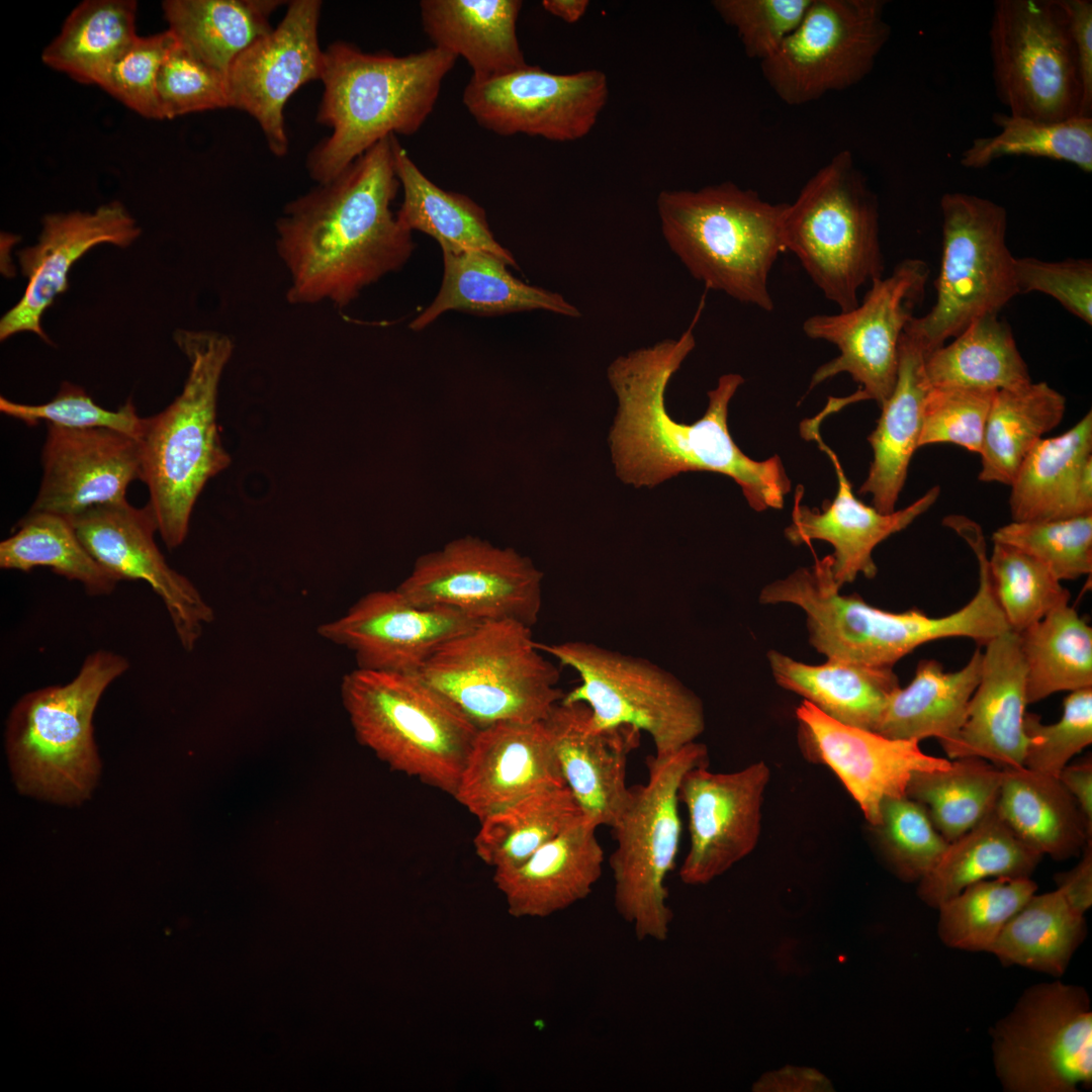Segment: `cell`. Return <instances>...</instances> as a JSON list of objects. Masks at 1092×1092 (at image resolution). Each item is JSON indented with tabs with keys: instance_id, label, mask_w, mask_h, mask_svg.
<instances>
[{
	"instance_id": "cell-1",
	"label": "cell",
	"mask_w": 1092,
	"mask_h": 1092,
	"mask_svg": "<svg viewBox=\"0 0 1092 1092\" xmlns=\"http://www.w3.org/2000/svg\"><path fill=\"white\" fill-rule=\"evenodd\" d=\"M700 312L677 338L619 355L609 364L607 379L617 399L608 438L615 474L625 484L652 488L685 472H716L732 478L754 511L780 510L791 490L781 458H749L728 429L730 401L744 383L740 374L719 377L708 391L705 414L692 424L676 422L666 408L668 383L696 347Z\"/></svg>"
},
{
	"instance_id": "cell-2",
	"label": "cell",
	"mask_w": 1092,
	"mask_h": 1092,
	"mask_svg": "<svg viewBox=\"0 0 1092 1092\" xmlns=\"http://www.w3.org/2000/svg\"><path fill=\"white\" fill-rule=\"evenodd\" d=\"M396 138L378 142L337 177L285 205L275 245L289 273L290 304L347 307L412 256V233L391 210L400 188Z\"/></svg>"
},
{
	"instance_id": "cell-3",
	"label": "cell",
	"mask_w": 1092,
	"mask_h": 1092,
	"mask_svg": "<svg viewBox=\"0 0 1092 1092\" xmlns=\"http://www.w3.org/2000/svg\"><path fill=\"white\" fill-rule=\"evenodd\" d=\"M316 120L331 134L309 153V176L324 184L391 135L415 134L433 111L457 58L432 47L405 56L369 53L347 41L324 50Z\"/></svg>"
},
{
	"instance_id": "cell-4",
	"label": "cell",
	"mask_w": 1092,
	"mask_h": 1092,
	"mask_svg": "<svg viewBox=\"0 0 1092 1092\" xmlns=\"http://www.w3.org/2000/svg\"><path fill=\"white\" fill-rule=\"evenodd\" d=\"M173 339L189 363L186 381L164 411L144 418L138 440L140 479L148 486V504L169 550L185 541L207 481L232 462L219 435L217 397L235 350L230 336L214 331L178 329Z\"/></svg>"
},
{
	"instance_id": "cell-5",
	"label": "cell",
	"mask_w": 1092,
	"mask_h": 1092,
	"mask_svg": "<svg viewBox=\"0 0 1092 1092\" xmlns=\"http://www.w3.org/2000/svg\"><path fill=\"white\" fill-rule=\"evenodd\" d=\"M787 203H770L732 182L662 190L656 200L670 251L707 289L766 312L774 310L771 269L786 246Z\"/></svg>"
},
{
	"instance_id": "cell-6",
	"label": "cell",
	"mask_w": 1092,
	"mask_h": 1092,
	"mask_svg": "<svg viewBox=\"0 0 1092 1092\" xmlns=\"http://www.w3.org/2000/svg\"><path fill=\"white\" fill-rule=\"evenodd\" d=\"M341 698L358 742L393 770L454 796L478 728L419 674L355 668Z\"/></svg>"
},
{
	"instance_id": "cell-7",
	"label": "cell",
	"mask_w": 1092,
	"mask_h": 1092,
	"mask_svg": "<svg viewBox=\"0 0 1092 1092\" xmlns=\"http://www.w3.org/2000/svg\"><path fill=\"white\" fill-rule=\"evenodd\" d=\"M128 660L100 649L68 684L24 695L6 726V748L19 789L60 803H78L93 788L99 761L92 718L106 688Z\"/></svg>"
},
{
	"instance_id": "cell-8",
	"label": "cell",
	"mask_w": 1092,
	"mask_h": 1092,
	"mask_svg": "<svg viewBox=\"0 0 1092 1092\" xmlns=\"http://www.w3.org/2000/svg\"><path fill=\"white\" fill-rule=\"evenodd\" d=\"M879 218L877 196L848 150L832 157L786 204V250L839 311L855 307L860 288L883 277Z\"/></svg>"
},
{
	"instance_id": "cell-9",
	"label": "cell",
	"mask_w": 1092,
	"mask_h": 1092,
	"mask_svg": "<svg viewBox=\"0 0 1092 1092\" xmlns=\"http://www.w3.org/2000/svg\"><path fill=\"white\" fill-rule=\"evenodd\" d=\"M531 630L508 620L480 622L442 646L419 675L478 729L544 721L564 694L558 668Z\"/></svg>"
},
{
	"instance_id": "cell-10",
	"label": "cell",
	"mask_w": 1092,
	"mask_h": 1092,
	"mask_svg": "<svg viewBox=\"0 0 1092 1092\" xmlns=\"http://www.w3.org/2000/svg\"><path fill=\"white\" fill-rule=\"evenodd\" d=\"M708 762L706 745L697 741L664 757L648 756L646 783L631 787L629 803L611 827L614 906L638 940L662 942L669 935L673 912L666 878L681 835L678 787L688 770Z\"/></svg>"
},
{
	"instance_id": "cell-11",
	"label": "cell",
	"mask_w": 1092,
	"mask_h": 1092,
	"mask_svg": "<svg viewBox=\"0 0 1092 1092\" xmlns=\"http://www.w3.org/2000/svg\"><path fill=\"white\" fill-rule=\"evenodd\" d=\"M942 254L935 281L936 300L905 331L926 354L972 323L999 311L1016 295L1014 263L1007 243V210L965 192L940 198Z\"/></svg>"
},
{
	"instance_id": "cell-12",
	"label": "cell",
	"mask_w": 1092,
	"mask_h": 1092,
	"mask_svg": "<svg viewBox=\"0 0 1092 1092\" xmlns=\"http://www.w3.org/2000/svg\"><path fill=\"white\" fill-rule=\"evenodd\" d=\"M544 654L573 669L580 684L561 702L585 704L597 728L630 726L651 738L656 757L695 742L706 726L701 699L648 659L592 642H536Z\"/></svg>"
},
{
	"instance_id": "cell-13",
	"label": "cell",
	"mask_w": 1092,
	"mask_h": 1092,
	"mask_svg": "<svg viewBox=\"0 0 1092 1092\" xmlns=\"http://www.w3.org/2000/svg\"><path fill=\"white\" fill-rule=\"evenodd\" d=\"M989 48L995 92L1008 114L1043 122L1079 116L1077 58L1060 0H996Z\"/></svg>"
},
{
	"instance_id": "cell-14",
	"label": "cell",
	"mask_w": 1092,
	"mask_h": 1092,
	"mask_svg": "<svg viewBox=\"0 0 1092 1092\" xmlns=\"http://www.w3.org/2000/svg\"><path fill=\"white\" fill-rule=\"evenodd\" d=\"M1008 1092H1079L1092 1084V1011L1086 990L1060 981L1026 989L991 1030Z\"/></svg>"
},
{
	"instance_id": "cell-15",
	"label": "cell",
	"mask_w": 1092,
	"mask_h": 1092,
	"mask_svg": "<svg viewBox=\"0 0 1092 1092\" xmlns=\"http://www.w3.org/2000/svg\"><path fill=\"white\" fill-rule=\"evenodd\" d=\"M883 0H813L780 49L760 62L775 94L804 105L862 81L890 38Z\"/></svg>"
},
{
	"instance_id": "cell-16",
	"label": "cell",
	"mask_w": 1092,
	"mask_h": 1092,
	"mask_svg": "<svg viewBox=\"0 0 1092 1092\" xmlns=\"http://www.w3.org/2000/svg\"><path fill=\"white\" fill-rule=\"evenodd\" d=\"M543 572L513 548L474 536L420 556L396 587L421 607H445L479 621L532 628L542 608Z\"/></svg>"
},
{
	"instance_id": "cell-17",
	"label": "cell",
	"mask_w": 1092,
	"mask_h": 1092,
	"mask_svg": "<svg viewBox=\"0 0 1092 1092\" xmlns=\"http://www.w3.org/2000/svg\"><path fill=\"white\" fill-rule=\"evenodd\" d=\"M928 278L926 262L907 258L889 276L874 280L855 307L806 318L803 332L808 338L829 342L839 351L814 372L810 389L845 372L859 384L866 400L881 407L895 387L900 341L923 300Z\"/></svg>"
},
{
	"instance_id": "cell-18",
	"label": "cell",
	"mask_w": 1092,
	"mask_h": 1092,
	"mask_svg": "<svg viewBox=\"0 0 1092 1092\" xmlns=\"http://www.w3.org/2000/svg\"><path fill=\"white\" fill-rule=\"evenodd\" d=\"M608 99V78L600 70L553 74L528 64L494 77H471L462 95L472 118L495 134L559 143L587 135Z\"/></svg>"
},
{
	"instance_id": "cell-19",
	"label": "cell",
	"mask_w": 1092,
	"mask_h": 1092,
	"mask_svg": "<svg viewBox=\"0 0 1092 1092\" xmlns=\"http://www.w3.org/2000/svg\"><path fill=\"white\" fill-rule=\"evenodd\" d=\"M320 0H293L276 27L233 63L226 75L229 105L259 124L276 157L288 152L284 107L301 86L321 80L325 55L317 27Z\"/></svg>"
},
{
	"instance_id": "cell-20",
	"label": "cell",
	"mask_w": 1092,
	"mask_h": 1092,
	"mask_svg": "<svg viewBox=\"0 0 1092 1092\" xmlns=\"http://www.w3.org/2000/svg\"><path fill=\"white\" fill-rule=\"evenodd\" d=\"M82 544L119 581L144 580L162 600L177 638L192 651L214 611L196 586L173 569L159 550L158 531L149 504L135 508L122 500L93 507L71 519Z\"/></svg>"
},
{
	"instance_id": "cell-21",
	"label": "cell",
	"mask_w": 1092,
	"mask_h": 1092,
	"mask_svg": "<svg viewBox=\"0 0 1092 1092\" xmlns=\"http://www.w3.org/2000/svg\"><path fill=\"white\" fill-rule=\"evenodd\" d=\"M769 780L764 761L732 772H713L701 765L684 775L678 801L687 809L690 833L678 872L684 884L706 885L755 848Z\"/></svg>"
},
{
	"instance_id": "cell-22",
	"label": "cell",
	"mask_w": 1092,
	"mask_h": 1092,
	"mask_svg": "<svg viewBox=\"0 0 1092 1092\" xmlns=\"http://www.w3.org/2000/svg\"><path fill=\"white\" fill-rule=\"evenodd\" d=\"M478 623L454 609L415 605L395 588L366 594L317 633L350 650L357 668L419 674L442 646Z\"/></svg>"
},
{
	"instance_id": "cell-23",
	"label": "cell",
	"mask_w": 1092,
	"mask_h": 1092,
	"mask_svg": "<svg viewBox=\"0 0 1092 1092\" xmlns=\"http://www.w3.org/2000/svg\"><path fill=\"white\" fill-rule=\"evenodd\" d=\"M796 718L803 755L836 775L872 827L879 823L884 800L906 796L914 772L944 769L951 762L924 753L917 740L840 723L805 700Z\"/></svg>"
},
{
	"instance_id": "cell-24",
	"label": "cell",
	"mask_w": 1092,
	"mask_h": 1092,
	"mask_svg": "<svg viewBox=\"0 0 1092 1092\" xmlns=\"http://www.w3.org/2000/svg\"><path fill=\"white\" fill-rule=\"evenodd\" d=\"M41 225L37 243L17 252L27 285L19 301L1 317V341L30 332L52 345L41 328V317L57 296L68 290V274L75 262L95 246L127 248L141 235L135 219L116 200L92 212L46 214Z\"/></svg>"
},
{
	"instance_id": "cell-25",
	"label": "cell",
	"mask_w": 1092,
	"mask_h": 1092,
	"mask_svg": "<svg viewBox=\"0 0 1092 1092\" xmlns=\"http://www.w3.org/2000/svg\"><path fill=\"white\" fill-rule=\"evenodd\" d=\"M47 425L43 474L29 512L72 519L93 507L126 499L129 483L141 475L135 439L104 428Z\"/></svg>"
},
{
	"instance_id": "cell-26",
	"label": "cell",
	"mask_w": 1092,
	"mask_h": 1092,
	"mask_svg": "<svg viewBox=\"0 0 1092 1092\" xmlns=\"http://www.w3.org/2000/svg\"><path fill=\"white\" fill-rule=\"evenodd\" d=\"M562 785L545 720L508 721L478 729L453 797L481 821L532 793Z\"/></svg>"
},
{
	"instance_id": "cell-27",
	"label": "cell",
	"mask_w": 1092,
	"mask_h": 1092,
	"mask_svg": "<svg viewBox=\"0 0 1092 1092\" xmlns=\"http://www.w3.org/2000/svg\"><path fill=\"white\" fill-rule=\"evenodd\" d=\"M811 439L830 458L838 480L835 497L824 503L822 510H812L801 503L803 491L797 489L792 522L786 528L787 539L795 544H808L821 540L832 545L831 573L836 586L852 582L861 573L868 578L876 576L878 569L873 559L874 549L891 535L902 531L935 504L940 487L932 486L922 496L905 509L883 514L867 506L854 495L852 485L835 454L814 434Z\"/></svg>"
},
{
	"instance_id": "cell-28",
	"label": "cell",
	"mask_w": 1092,
	"mask_h": 1092,
	"mask_svg": "<svg viewBox=\"0 0 1092 1092\" xmlns=\"http://www.w3.org/2000/svg\"><path fill=\"white\" fill-rule=\"evenodd\" d=\"M545 722L565 785L587 818L611 828L631 797L627 762L641 732L630 726L597 728L580 702H560Z\"/></svg>"
},
{
	"instance_id": "cell-29",
	"label": "cell",
	"mask_w": 1092,
	"mask_h": 1092,
	"mask_svg": "<svg viewBox=\"0 0 1092 1092\" xmlns=\"http://www.w3.org/2000/svg\"><path fill=\"white\" fill-rule=\"evenodd\" d=\"M984 646L980 680L965 722L942 749L951 759L979 757L1001 769L1020 767L1027 745L1023 723L1028 703L1019 635L1008 630Z\"/></svg>"
},
{
	"instance_id": "cell-30",
	"label": "cell",
	"mask_w": 1092,
	"mask_h": 1092,
	"mask_svg": "<svg viewBox=\"0 0 1092 1092\" xmlns=\"http://www.w3.org/2000/svg\"><path fill=\"white\" fill-rule=\"evenodd\" d=\"M599 826L584 816L520 866L496 871L493 883L515 918H545L585 899L601 879L605 855Z\"/></svg>"
},
{
	"instance_id": "cell-31",
	"label": "cell",
	"mask_w": 1092,
	"mask_h": 1092,
	"mask_svg": "<svg viewBox=\"0 0 1092 1092\" xmlns=\"http://www.w3.org/2000/svg\"><path fill=\"white\" fill-rule=\"evenodd\" d=\"M1009 497L1013 522L1092 515V413L1041 439L1021 463Z\"/></svg>"
},
{
	"instance_id": "cell-32",
	"label": "cell",
	"mask_w": 1092,
	"mask_h": 1092,
	"mask_svg": "<svg viewBox=\"0 0 1092 1092\" xmlns=\"http://www.w3.org/2000/svg\"><path fill=\"white\" fill-rule=\"evenodd\" d=\"M442 283L434 300L411 324L422 331L449 310L480 315H497L529 310H546L567 317H580V310L561 294L527 284L514 277L509 265L482 251L441 247Z\"/></svg>"
},
{
	"instance_id": "cell-33",
	"label": "cell",
	"mask_w": 1092,
	"mask_h": 1092,
	"mask_svg": "<svg viewBox=\"0 0 1092 1092\" xmlns=\"http://www.w3.org/2000/svg\"><path fill=\"white\" fill-rule=\"evenodd\" d=\"M925 355L918 341L904 331L895 387L868 437L873 461L858 492L871 494L873 507L883 514L896 511L911 458L919 448L923 401L929 387Z\"/></svg>"
},
{
	"instance_id": "cell-34",
	"label": "cell",
	"mask_w": 1092,
	"mask_h": 1092,
	"mask_svg": "<svg viewBox=\"0 0 1092 1092\" xmlns=\"http://www.w3.org/2000/svg\"><path fill=\"white\" fill-rule=\"evenodd\" d=\"M423 29L433 47L461 57L472 78L510 73L527 65L517 34L519 0H423Z\"/></svg>"
},
{
	"instance_id": "cell-35",
	"label": "cell",
	"mask_w": 1092,
	"mask_h": 1092,
	"mask_svg": "<svg viewBox=\"0 0 1092 1092\" xmlns=\"http://www.w3.org/2000/svg\"><path fill=\"white\" fill-rule=\"evenodd\" d=\"M767 659L780 687L840 723L875 732L889 697L900 687L893 666L836 659L812 665L776 650Z\"/></svg>"
},
{
	"instance_id": "cell-36",
	"label": "cell",
	"mask_w": 1092,
	"mask_h": 1092,
	"mask_svg": "<svg viewBox=\"0 0 1092 1092\" xmlns=\"http://www.w3.org/2000/svg\"><path fill=\"white\" fill-rule=\"evenodd\" d=\"M982 658L977 648L963 668L950 672L934 659L921 660L911 682L889 697L876 732L919 742L934 737L942 748L947 746L965 722L980 680Z\"/></svg>"
},
{
	"instance_id": "cell-37",
	"label": "cell",
	"mask_w": 1092,
	"mask_h": 1092,
	"mask_svg": "<svg viewBox=\"0 0 1092 1092\" xmlns=\"http://www.w3.org/2000/svg\"><path fill=\"white\" fill-rule=\"evenodd\" d=\"M995 811L1013 833L1039 854H1076L1092 830L1058 778L1025 766L1003 769Z\"/></svg>"
},
{
	"instance_id": "cell-38",
	"label": "cell",
	"mask_w": 1092,
	"mask_h": 1092,
	"mask_svg": "<svg viewBox=\"0 0 1092 1092\" xmlns=\"http://www.w3.org/2000/svg\"><path fill=\"white\" fill-rule=\"evenodd\" d=\"M394 168L403 191L396 211L398 223L413 233L434 238L440 247H453L489 253L510 267L518 264L512 253L494 238L485 210L470 197L440 188L412 160L404 148L394 141Z\"/></svg>"
},
{
	"instance_id": "cell-39",
	"label": "cell",
	"mask_w": 1092,
	"mask_h": 1092,
	"mask_svg": "<svg viewBox=\"0 0 1092 1092\" xmlns=\"http://www.w3.org/2000/svg\"><path fill=\"white\" fill-rule=\"evenodd\" d=\"M1041 854L1023 843L995 809L948 843L936 866L919 881L918 896L937 909L967 887L995 878H1030Z\"/></svg>"
},
{
	"instance_id": "cell-40",
	"label": "cell",
	"mask_w": 1092,
	"mask_h": 1092,
	"mask_svg": "<svg viewBox=\"0 0 1092 1092\" xmlns=\"http://www.w3.org/2000/svg\"><path fill=\"white\" fill-rule=\"evenodd\" d=\"M929 386L999 391L1031 381L1009 325L999 314L972 323L948 345L925 355Z\"/></svg>"
},
{
	"instance_id": "cell-41",
	"label": "cell",
	"mask_w": 1092,
	"mask_h": 1092,
	"mask_svg": "<svg viewBox=\"0 0 1092 1092\" xmlns=\"http://www.w3.org/2000/svg\"><path fill=\"white\" fill-rule=\"evenodd\" d=\"M279 0H166L169 30L180 46L228 75L235 60L273 27L269 16Z\"/></svg>"
},
{
	"instance_id": "cell-42",
	"label": "cell",
	"mask_w": 1092,
	"mask_h": 1092,
	"mask_svg": "<svg viewBox=\"0 0 1092 1092\" xmlns=\"http://www.w3.org/2000/svg\"><path fill=\"white\" fill-rule=\"evenodd\" d=\"M1066 412V397L1045 382L995 393L988 415L978 478L1012 483L1021 463Z\"/></svg>"
},
{
	"instance_id": "cell-43",
	"label": "cell",
	"mask_w": 1092,
	"mask_h": 1092,
	"mask_svg": "<svg viewBox=\"0 0 1092 1092\" xmlns=\"http://www.w3.org/2000/svg\"><path fill=\"white\" fill-rule=\"evenodd\" d=\"M584 816L566 785L539 790L479 821L475 854L494 872L511 870Z\"/></svg>"
},
{
	"instance_id": "cell-44",
	"label": "cell",
	"mask_w": 1092,
	"mask_h": 1092,
	"mask_svg": "<svg viewBox=\"0 0 1092 1092\" xmlns=\"http://www.w3.org/2000/svg\"><path fill=\"white\" fill-rule=\"evenodd\" d=\"M133 0H86L66 18L41 60L82 84L98 85L138 36Z\"/></svg>"
},
{
	"instance_id": "cell-45",
	"label": "cell",
	"mask_w": 1092,
	"mask_h": 1092,
	"mask_svg": "<svg viewBox=\"0 0 1092 1092\" xmlns=\"http://www.w3.org/2000/svg\"><path fill=\"white\" fill-rule=\"evenodd\" d=\"M1087 932L1084 914L1062 892L1035 895L1007 921L989 952L1006 967L1062 976Z\"/></svg>"
},
{
	"instance_id": "cell-46",
	"label": "cell",
	"mask_w": 1092,
	"mask_h": 1092,
	"mask_svg": "<svg viewBox=\"0 0 1092 1092\" xmlns=\"http://www.w3.org/2000/svg\"><path fill=\"white\" fill-rule=\"evenodd\" d=\"M1026 666V699L1092 687V628L1069 604L1018 633Z\"/></svg>"
},
{
	"instance_id": "cell-47",
	"label": "cell",
	"mask_w": 1092,
	"mask_h": 1092,
	"mask_svg": "<svg viewBox=\"0 0 1092 1092\" xmlns=\"http://www.w3.org/2000/svg\"><path fill=\"white\" fill-rule=\"evenodd\" d=\"M38 566L80 582L91 596L108 595L119 582L88 552L70 518L28 512L1 541L0 567L27 572Z\"/></svg>"
},
{
	"instance_id": "cell-48",
	"label": "cell",
	"mask_w": 1092,
	"mask_h": 1092,
	"mask_svg": "<svg viewBox=\"0 0 1092 1092\" xmlns=\"http://www.w3.org/2000/svg\"><path fill=\"white\" fill-rule=\"evenodd\" d=\"M1002 777L1003 769L988 760L957 758L944 769L914 772L906 797L920 803L951 842L995 809Z\"/></svg>"
},
{
	"instance_id": "cell-49",
	"label": "cell",
	"mask_w": 1092,
	"mask_h": 1092,
	"mask_svg": "<svg viewBox=\"0 0 1092 1092\" xmlns=\"http://www.w3.org/2000/svg\"><path fill=\"white\" fill-rule=\"evenodd\" d=\"M992 120L1000 131L975 139L961 155L963 167L983 169L1003 157L1027 156L1066 162L1085 173L1092 172V117L1043 122L996 112Z\"/></svg>"
},
{
	"instance_id": "cell-50",
	"label": "cell",
	"mask_w": 1092,
	"mask_h": 1092,
	"mask_svg": "<svg viewBox=\"0 0 1092 1092\" xmlns=\"http://www.w3.org/2000/svg\"><path fill=\"white\" fill-rule=\"evenodd\" d=\"M1030 878H995L975 883L937 910V933L948 947L988 951L1007 921L1035 893Z\"/></svg>"
},
{
	"instance_id": "cell-51",
	"label": "cell",
	"mask_w": 1092,
	"mask_h": 1092,
	"mask_svg": "<svg viewBox=\"0 0 1092 1092\" xmlns=\"http://www.w3.org/2000/svg\"><path fill=\"white\" fill-rule=\"evenodd\" d=\"M993 543L988 557L990 579L1011 630L1019 633L1069 604L1070 593L1043 564L1015 547Z\"/></svg>"
},
{
	"instance_id": "cell-52",
	"label": "cell",
	"mask_w": 1092,
	"mask_h": 1092,
	"mask_svg": "<svg viewBox=\"0 0 1092 1092\" xmlns=\"http://www.w3.org/2000/svg\"><path fill=\"white\" fill-rule=\"evenodd\" d=\"M893 870L906 881H920L939 861L947 842L926 809L903 796L884 800L873 827Z\"/></svg>"
},
{
	"instance_id": "cell-53",
	"label": "cell",
	"mask_w": 1092,
	"mask_h": 1092,
	"mask_svg": "<svg viewBox=\"0 0 1092 1092\" xmlns=\"http://www.w3.org/2000/svg\"><path fill=\"white\" fill-rule=\"evenodd\" d=\"M992 539L1032 556L1060 581L1092 572V515L1012 522L998 528Z\"/></svg>"
},
{
	"instance_id": "cell-54",
	"label": "cell",
	"mask_w": 1092,
	"mask_h": 1092,
	"mask_svg": "<svg viewBox=\"0 0 1092 1092\" xmlns=\"http://www.w3.org/2000/svg\"><path fill=\"white\" fill-rule=\"evenodd\" d=\"M1063 706L1060 720L1053 724H1043L1035 714H1025L1023 766L1058 778L1069 761L1091 744L1092 687L1071 692Z\"/></svg>"
},
{
	"instance_id": "cell-55",
	"label": "cell",
	"mask_w": 1092,
	"mask_h": 1092,
	"mask_svg": "<svg viewBox=\"0 0 1092 1092\" xmlns=\"http://www.w3.org/2000/svg\"><path fill=\"white\" fill-rule=\"evenodd\" d=\"M996 392L929 386L923 401L919 448L947 443L980 454Z\"/></svg>"
},
{
	"instance_id": "cell-56",
	"label": "cell",
	"mask_w": 1092,
	"mask_h": 1092,
	"mask_svg": "<svg viewBox=\"0 0 1092 1092\" xmlns=\"http://www.w3.org/2000/svg\"><path fill=\"white\" fill-rule=\"evenodd\" d=\"M156 91L161 119L230 107L226 76L178 41L160 68Z\"/></svg>"
},
{
	"instance_id": "cell-57",
	"label": "cell",
	"mask_w": 1092,
	"mask_h": 1092,
	"mask_svg": "<svg viewBox=\"0 0 1092 1092\" xmlns=\"http://www.w3.org/2000/svg\"><path fill=\"white\" fill-rule=\"evenodd\" d=\"M0 412L30 427L44 421L72 429L104 428L136 441L144 422L130 398L117 411H108L99 406L81 386L68 381L62 383L52 400L42 404L17 403L1 396Z\"/></svg>"
},
{
	"instance_id": "cell-58",
	"label": "cell",
	"mask_w": 1092,
	"mask_h": 1092,
	"mask_svg": "<svg viewBox=\"0 0 1092 1092\" xmlns=\"http://www.w3.org/2000/svg\"><path fill=\"white\" fill-rule=\"evenodd\" d=\"M177 43L169 29L136 36L126 51L107 69L98 86L146 118L161 119L157 99L160 68Z\"/></svg>"
},
{
	"instance_id": "cell-59",
	"label": "cell",
	"mask_w": 1092,
	"mask_h": 1092,
	"mask_svg": "<svg viewBox=\"0 0 1092 1092\" xmlns=\"http://www.w3.org/2000/svg\"><path fill=\"white\" fill-rule=\"evenodd\" d=\"M813 0H715L717 14L737 33L749 58H770L798 27Z\"/></svg>"
},
{
	"instance_id": "cell-60",
	"label": "cell",
	"mask_w": 1092,
	"mask_h": 1092,
	"mask_svg": "<svg viewBox=\"0 0 1092 1092\" xmlns=\"http://www.w3.org/2000/svg\"><path fill=\"white\" fill-rule=\"evenodd\" d=\"M1018 294L1041 292L1057 299L1069 312L1092 324V262L1072 259L1050 262L1033 257L1015 258Z\"/></svg>"
},
{
	"instance_id": "cell-61",
	"label": "cell",
	"mask_w": 1092,
	"mask_h": 1092,
	"mask_svg": "<svg viewBox=\"0 0 1092 1092\" xmlns=\"http://www.w3.org/2000/svg\"><path fill=\"white\" fill-rule=\"evenodd\" d=\"M1074 42L1081 84L1079 116L1092 117V2L1060 0Z\"/></svg>"
},
{
	"instance_id": "cell-62",
	"label": "cell",
	"mask_w": 1092,
	"mask_h": 1092,
	"mask_svg": "<svg viewBox=\"0 0 1092 1092\" xmlns=\"http://www.w3.org/2000/svg\"><path fill=\"white\" fill-rule=\"evenodd\" d=\"M1058 888L1073 909L1084 914L1092 905V844L1088 840L1081 860L1056 876Z\"/></svg>"
},
{
	"instance_id": "cell-63",
	"label": "cell",
	"mask_w": 1092,
	"mask_h": 1092,
	"mask_svg": "<svg viewBox=\"0 0 1092 1092\" xmlns=\"http://www.w3.org/2000/svg\"><path fill=\"white\" fill-rule=\"evenodd\" d=\"M1061 784L1076 801L1088 827L1092 830V762L1085 759L1067 764L1058 777Z\"/></svg>"
},
{
	"instance_id": "cell-64",
	"label": "cell",
	"mask_w": 1092,
	"mask_h": 1092,
	"mask_svg": "<svg viewBox=\"0 0 1092 1092\" xmlns=\"http://www.w3.org/2000/svg\"><path fill=\"white\" fill-rule=\"evenodd\" d=\"M587 0H544L543 8L550 14L568 23L578 21L586 12Z\"/></svg>"
}]
</instances>
